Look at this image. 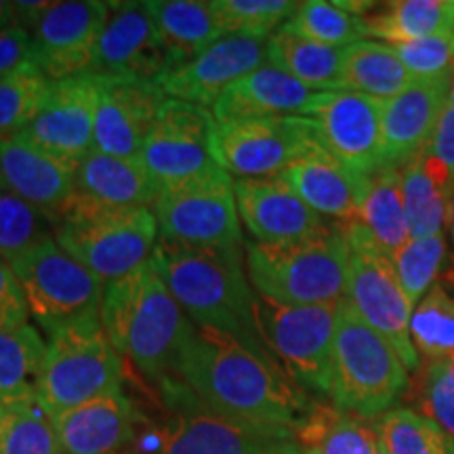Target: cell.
Here are the masks:
<instances>
[{"label": "cell", "mask_w": 454, "mask_h": 454, "mask_svg": "<svg viewBox=\"0 0 454 454\" xmlns=\"http://www.w3.org/2000/svg\"><path fill=\"white\" fill-rule=\"evenodd\" d=\"M160 391L170 406L187 402L242 421L293 431L314 408L268 351L196 325L181 349L173 379Z\"/></svg>", "instance_id": "1"}, {"label": "cell", "mask_w": 454, "mask_h": 454, "mask_svg": "<svg viewBox=\"0 0 454 454\" xmlns=\"http://www.w3.org/2000/svg\"><path fill=\"white\" fill-rule=\"evenodd\" d=\"M99 320L118 354L160 389L173 379L194 326L168 291L154 257L106 284Z\"/></svg>", "instance_id": "2"}, {"label": "cell", "mask_w": 454, "mask_h": 454, "mask_svg": "<svg viewBox=\"0 0 454 454\" xmlns=\"http://www.w3.org/2000/svg\"><path fill=\"white\" fill-rule=\"evenodd\" d=\"M152 257L192 325L234 334L251 348L265 349L254 320L244 244L211 248L158 240Z\"/></svg>", "instance_id": "3"}, {"label": "cell", "mask_w": 454, "mask_h": 454, "mask_svg": "<svg viewBox=\"0 0 454 454\" xmlns=\"http://www.w3.org/2000/svg\"><path fill=\"white\" fill-rule=\"evenodd\" d=\"M51 227L55 242L104 284L147 263L160 240L152 208L104 207L78 194Z\"/></svg>", "instance_id": "4"}, {"label": "cell", "mask_w": 454, "mask_h": 454, "mask_svg": "<svg viewBox=\"0 0 454 454\" xmlns=\"http://www.w3.org/2000/svg\"><path fill=\"white\" fill-rule=\"evenodd\" d=\"M349 242L343 223L294 244H247L253 291L282 305H328L345 299Z\"/></svg>", "instance_id": "5"}, {"label": "cell", "mask_w": 454, "mask_h": 454, "mask_svg": "<svg viewBox=\"0 0 454 454\" xmlns=\"http://www.w3.org/2000/svg\"><path fill=\"white\" fill-rule=\"evenodd\" d=\"M408 383L395 349L362 320L348 299H340L328 395L334 408L362 421L379 419L406 394Z\"/></svg>", "instance_id": "6"}, {"label": "cell", "mask_w": 454, "mask_h": 454, "mask_svg": "<svg viewBox=\"0 0 454 454\" xmlns=\"http://www.w3.org/2000/svg\"><path fill=\"white\" fill-rule=\"evenodd\" d=\"M124 357L118 354L101 320L64 328L47 337V354L38 383V404L49 417L95 397L122 391Z\"/></svg>", "instance_id": "7"}, {"label": "cell", "mask_w": 454, "mask_h": 454, "mask_svg": "<svg viewBox=\"0 0 454 454\" xmlns=\"http://www.w3.org/2000/svg\"><path fill=\"white\" fill-rule=\"evenodd\" d=\"M297 442L294 431L213 412L198 404H175L164 421L141 417L129 446L118 454H270Z\"/></svg>", "instance_id": "8"}, {"label": "cell", "mask_w": 454, "mask_h": 454, "mask_svg": "<svg viewBox=\"0 0 454 454\" xmlns=\"http://www.w3.org/2000/svg\"><path fill=\"white\" fill-rule=\"evenodd\" d=\"M30 316L44 334L98 322L106 284L70 257L53 234L11 263Z\"/></svg>", "instance_id": "9"}, {"label": "cell", "mask_w": 454, "mask_h": 454, "mask_svg": "<svg viewBox=\"0 0 454 454\" xmlns=\"http://www.w3.org/2000/svg\"><path fill=\"white\" fill-rule=\"evenodd\" d=\"M339 303L282 305L254 293L261 343L301 389L331 395L333 345Z\"/></svg>", "instance_id": "10"}, {"label": "cell", "mask_w": 454, "mask_h": 454, "mask_svg": "<svg viewBox=\"0 0 454 454\" xmlns=\"http://www.w3.org/2000/svg\"><path fill=\"white\" fill-rule=\"evenodd\" d=\"M343 230L349 242L345 299L395 349L406 371L417 372L421 360L411 339L412 303L397 280L394 263L360 221H345Z\"/></svg>", "instance_id": "11"}, {"label": "cell", "mask_w": 454, "mask_h": 454, "mask_svg": "<svg viewBox=\"0 0 454 454\" xmlns=\"http://www.w3.org/2000/svg\"><path fill=\"white\" fill-rule=\"evenodd\" d=\"M152 213L160 240L211 248L244 244L234 179L221 167L179 185L162 187Z\"/></svg>", "instance_id": "12"}, {"label": "cell", "mask_w": 454, "mask_h": 454, "mask_svg": "<svg viewBox=\"0 0 454 454\" xmlns=\"http://www.w3.org/2000/svg\"><path fill=\"white\" fill-rule=\"evenodd\" d=\"M314 141L305 116L217 122L215 158L231 179H278Z\"/></svg>", "instance_id": "13"}, {"label": "cell", "mask_w": 454, "mask_h": 454, "mask_svg": "<svg viewBox=\"0 0 454 454\" xmlns=\"http://www.w3.org/2000/svg\"><path fill=\"white\" fill-rule=\"evenodd\" d=\"M215 129L211 110L168 98L139 156L162 187L179 185L219 168Z\"/></svg>", "instance_id": "14"}, {"label": "cell", "mask_w": 454, "mask_h": 454, "mask_svg": "<svg viewBox=\"0 0 454 454\" xmlns=\"http://www.w3.org/2000/svg\"><path fill=\"white\" fill-rule=\"evenodd\" d=\"M305 118L328 154L371 177L383 167V101L356 90H320Z\"/></svg>", "instance_id": "15"}, {"label": "cell", "mask_w": 454, "mask_h": 454, "mask_svg": "<svg viewBox=\"0 0 454 454\" xmlns=\"http://www.w3.org/2000/svg\"><path fill=\"white\" fill-rule=\"evenodd\" d=\"M168 67L170 57L147 3H110L90 76L158 84Z\"/></svg>", "instance_id": "16"}, {"label": "cell", "mask_w": 454, "mask_h": 454, "mask_svg": "<svg viewBox=\"0 0 454 454\" xmlns=\"http://www.w3.org/2000/svg\"><path fill=\"white\" fill-rule=\"evenodd\" d=\"M107 13L110 3L99 0H61L49 4L30 32L38 67L47 78L66 81L90 72Z\"/></svg>", "instance_id": "17"}, {"label": "cell", "mask_w": 454, "mask_h": 454, "mask_svg": "<svg viewBox=\"0 0 454 454\" xmlns=\"http://www.w3.org/2000/svg\"><path fill=\"white\" fill-rule=\"evenodd\" d=\"M98 106L99 78L84 74L53 81L41 110L20 135L49 154L81 164L93 152Z\"/></svg>", "instance_id": "18"}, {"label": "cell", "mask_w": 454, "mask_h": 454, "mask_svg": "<svg viewBox=\"0 0 454 454\" xmlns=\"http://www.w3.org/2000/svg\"><path fill=\"white\" fill-rule=\"evenodd\" d=\"M268 64V41L223 36L194 59L170 67L158 87L170 99L213 110L221 95L240 78Z\"/></svg>", "instance_id": "19"}, {"label": "cell", "mask_w": 454, "mask_h": 454, "mask_svg": "<svg viewBox=\"0 0 454 454\" xmlns=\"http://www.w3.org/2000/svg\"><path fill=\"white\" fill-rule=\"evenodd\" d=\"M76 168L78 164L49 154L21 135L0 139V179L4 190L36 208L49 223L76 194Z\"/></svg>", "instance_id": "20"}, {"label": "cell", "mask_w": 454, "mask_h": 454, "mask_svg": "<svg viewBox=\"0 0 454 454\" xmlns=\"http://www.w3.org/2000/svg\"><path fill=\"white\" fill-rule=\"evenodd\" d=\"M238 215L259 244H294L328 223L280 179H234Z\"/></svg>", "instance_id": "21"}, {"label": "cell", "mask_w": 454, "mask_h": 454, "mask_svg": "<svg viewBox=\"0 0 454 454\" xmlns=\"http://www.w3.org/2000/svg\"><path fill=\"white\" fill-rule=\"evenodd\" d=\"M167 99L156 82L99 78L93 150L110 156H139Z\"/></svg>", "instance_id": "22"}, {"label": "cell", "mask_w": 454, "mask_h": 454, "mask_svg": "<svg viewBox=\"0 0 454 454\" xmlns=\"http://www.w3.org/2000/svg\"><path fill=\"white\" fill-rule=\"evenodd\" d=\"M452 74L440 78H414L400 95L383 101V167L402 168L425 154L434 137Z\"/></svg>", "instance_id": "23"}, {"label": "cell", "mask_w": 454, "mask_h": 454, "mask_svg": "<svg viewBox=\"0 0 454 454\" xmlns=\"http://www.w3.org/2000/svg\"><path fill=\"white\" fill-rule=\"evenodd\" d=\"M320 217L345 221L357 219L368 177L349 170L337 158L328 154L320 141L308 150L278 177Z\"/></svg>", "instance_id": "24"}, {"label": "cell", "mask_w": 454, "mask_h": 454, "mask_svg": "<svg viewBox=\"0 0 454 454\" xmlns=\"http://www.w3.org/2000/svg\"><path fill=\"white\" fill-rule=\"evenodd\" d=\"M51 419L64 454H118L133 440L141 412L122 391H114Z\"/></svg>", "instance_id": "25"}, {"label": "cell", "mask_w": 454, "mask_h": 454, "mask_svg": "<svg viewBox=\"0 0 454 454\" xmlns=\"http://www.w3.org/2000/svg\"><path fill=\"white\" fill-rule=\"evenodd\" d=\"M317 93L320 90L305 87L280 67L265 64L231 84L211 112L219 124L253 118L305 116Z\"/></svg>", "instance_id": "26"}, {"label": "cell", "mask_w": 454, "mask_h": 454, "mask_svg": "<svg viewBox=\"0 0 454 454\" xmlns=\"http://www.w3.org/2000/svg\"><path fill=\"white\" fill-rule=\"evenodd\" d=\"M141 156H110L93 150L76 168V194L114 208H152L160 196Z\"/></svg>", "instance_id": "27"}, {"label": "cell", "mask_w": 454, "mask_h": 454, "mask_svg": "<svg viewBox=\"0 0 454 454\" xmlns=\"http://www.w3.org/2000/svg\"><path fill=\"white\" fill-rule=\"evenodd\" d=\"M152 20L170 57V67L194 59L225 34L211 3L202 0H150ZM168 67V70H170Z\"/></svg>", "instance_id": "28"}, {"label": "cell", "mask_w": 454, "mask_h": 454, "mask_svg": "<svg viewBox=\"0 0 454 454\" xmlns=\"http://www.w3.org/2000/svg\"><path fill=\"white\" fill-rule=\"evenodd\" d=\"M400 175L411 240L442 234L450 202L444 168L425 152L404 164Z\"/></svg>", "instance_id": "29"}, {"label": "cell", "mask_w": 454, "mask_h": 454, "mask_svg": "<svg viewBox=\"0 0 454 454\" xmlns=\"http://www.w3.org/2000/svg\"><path fill=\"white\" fill-rule=\"evenodd\" d=\"M412 74L406 70L391 44L357 41L343 49L340 82L343 89L387 101L412 84Z\"/></svg>", "instance_id": "30"}, {"label": "cell", "mask_w": 454, "mask_h": 454, "mask_svg": "<svg viewBox=\"0 0 454 454\" xmlns=\"http://www.w3.org/2000/svg\"><path fill=\"white\" fill-rule=\"evenodd\" d=\"M357 221L366 227L381 251L394 259L404 244L411 240L402 198V175L395 167H381L368 177L362 196Z\"/></svg>", "instance_id": "31"}, {"label": "cell", "mask_w": 454, "mask_h": 454, "mask_svg": "<svg viewBox=\"0 0 454 454\" xmlns=\"http://www.w3.org/2000/svg\"><path fill=\"white\" fill-rule=\"evenodd\" d=\"M268 64L280 67L314 90L343 89V49L308 41L284 26L268 38Z\"/></svg>", "instance_id": "32"}, {"label": "cell", "mask_w": 454, "mask_h": 454, "mask_svg": "<svg viewBox=\"0 0 454 454\" xmlns=\"http://www.w3.org/2000/svg\"><path fill=\"white\" fill-rule=\"evenodd\" d=\"M47 354V340L30 322L0 331V404L36 400Z\"/></svg>", "instance_id": "33"}, {"label": "cell", "mask_w": 454, "mask_h": 454, "mask_svg": "<svg viewBox=\"0 0 454 454\" xmlns=\"http://www.w3.org/2000/svg\"><path fill=\"white\" fill-rule=\"evenodd\" d=\"M364 27L391 44L454 32V0H397L366 15Z\"/></svg>", "instance_id": "34"}, {"label": "cell", "mask_w": 454, "mask_h": 454, "mask_svg": "<svg viewBox=\"0 0 454 454\" xmlns=\"http://www.w3.org/2000/svg\"><path fill=\"white\" fill-rule=\"evenodd\" d=\"M294 438L311 454H381L374 429L334 406L311 408L308 419L294 431Z\"/></svg>", "instance_id": "35"}, {"label": "cell", "mask_w": 454, "mask_h": 454, "mask_svg": "<svg viewBox=\"0 0 454 454\" xmlns=\"http://www.w3.org/2000/svg\"><path fill=\"white\" fill-rule=\"evenodd\" d=\"M284 27L333 49H345L357 41H364L366 36L364 17L345 9L340 3L326 0L299 3V9Z\"/></svg>", "instance_id": "36"}, {"label": "cell", "mask_w": 454, "mask_h": 454, "mask_svg": "<svg viewBox=\"0 0 454 454\" xmlns=\"http://www.w3.org/2000/svg\"><path fill=\"white\" fill-rule=\"evenodd\" d=\"M372 429L385 454H448L450 435L411 408H391L374 421Z\"/></svg>", "instance_id": "37"}, {"label": "cell", "mask_w": 454, "mask_h": 454, "mask_svg": "<svg viewBox=\"0 0 454 454\" xmlns=\"http://www.w3.org/2000/svg\"><path fill=\"white\" fill-rule=\"evenodd\" d=\"M411 339L414 349L431 362L454 360V297L440 284L412 309Z\"/></svg>", "instance_id": "38"}, {"label": "cell", "mask_w": 454, "mask_h": 454, "mask_svg": "<svg viewBox=\"0 0 454 454\" xmlns=\"http://www.w3.org/2000/svg\"><path fill=\"white\" fill-rule=\"evenodd\" d=\"M213 11L225 36L268 41L299 9L291 0H213Z\"/></svg>", "instance_id": "39"}, {"label": "cell", "mask_w": 454, "mask_h": 454, "mask_svg": "<svg viewBox=\"0 0 454 454\" xmlns=\"http://www.w3.org/2000/svg\"><path fill=\"white\" fill-rule=\"evenodd\" d=\"M51 82L53 81L36 64L0 78V139L20 135L32 122L47 98Z\"/></svg>", "instance_id": "40"}, {"label": "cell", "mask_w": 454, "mask_h": 454, "mask_svg": "<svg viewBox=\"0 0 454 454\" xmlns=\"http://www.w3.org/2000/svg\"><path fill=\"white\" fill-rule=\"evenodd\" d=\"M4 427L0 454H64L53 427V419L38 400L4 406Z\"/></svg>", "instance_id": "41"}, {"label": "cell", "mask_w": 454, "mask_h": 454, "mask_svg": "<svg viewBox=\"0 0 454 454\" xmlns=\"http://www.w3.org/2000/svg\"><path fill=\"white\" fill-rule=\"evenodd\" d=\"M51 234L44 215L7 190L0 194V259L13 263Z\"/></svg>", "instance_id": "42"}, {"label": "cell", "mask_w": 454, "mask_h": 454, "mask_svg": "<svg viewBox=\"0 0 454 454\" xmlns=\"http://www.w3.org/2000/svg\"><path fill=\"white\" fill-rule=\"evenodd\" d=\"M446 259V240L444 236H429V238H417V240H408L404 247L400 248L391 259L394 270L400 280L402 288H404L406 297L411 303H419L427 288L438 276Z\"/></svg>", "instance_id": "43"}, {"label": "cell", "mask_w": 454, "mask_h": 454, "mask_svg": "<svg viewBox=\"0 0 454 454\" xmlns=\"http://www.w3.org/2000/svg\"><path fill=\"white\" fill-rule=\"evenodd\" d=\"M412 78H440L454 70V32L391 44Z\"/></svg>", "instance_id": "44"}, {"label": "cell", "mask_w": 454, "mask_h": 454, "mask_svg": "<svg viewBox=\"0 0 454 454\" xmlns=\"http://www.w3.org/2000/svg\"><path fill=\"white\" fill-rule=\"evenodd\" d=\"M421 406L438 427L454 440V366L429 362L421 379Z\"/></svg>", "instance_id": "45"}, {"label": "cell", "mask_w": 454, "mask_h": 454, "mask_svg": "<svg viewBox=\"0 0 454 454\" xmlns=\"http://www.w3.org/2000/svg\"><path fill=\"white\" fill-rule=\"evenodd\" d=\"M26 294L17 280L13 268L7 261L0 259V331H11L27 325Z\"/></svg>", "instance_id": "46"}, {"label": "cell", "mask_w": 454, "mask_h": 454, "mask_svg": "<svg viewBox=\"0 0 454 454\" xmlns=\"http://www.w3.org/2000/svg\"><path fill=\"white\" fill-rule=\"evenodd\" d=\"M34 64L38 66L36 47L26 27L13 26L0 32V78Z\"/></svg>", "instance_id": "47"}, {"label": "cell", "mask_w": 454, "mask_h": 454, "mask_svg": "<svg viewBox=\"0 0 454 454\" xmlns=\"http://www.w3.org/2000/svg\"><path fill=\"white\" fill-rule=\"evenodd\" d=\"M427 154L444 168L448 181V194H454V106L446 101L434 137L429 141Z\"/></svg>", "instance_id": "48"}, {"label": "cell", "mask_w": 454, "mask_h": 454, "mask_svg": "<svg viewBox=\"0 0 454 454\" xmlns=\"http://www.w3.org/2000/svg\"><path fill=\"white\" fill-rule=\"evenodd\" d=\"M17 26V9L11 0H0V32Z\"/></svg>", "instance_id": "49"}, {"label": "cell", "mask_w": 454, "mask_h": 454, "mask_svg": "<svg viewBox=\"0 0 454 454\" xmlns=\"http://www.w3.org/2000/svg\"><path fill=\"white\" fill-rule=\"evenodd\" d=\"M270 454H303V448H301L297 442H294V444L284 446V448H280V450H274V452H270Z\"/></svg>", "instance_id": "50"}, {"label": "cell", "mask_w": 454, "mask_h": 454, "mask_svg": "<svg viewBox=\"0 0 454 454\" xmlns=\"http://www.w3.org/2000/svg\"><path fill=\"white\" fill-rule=\"evenodd\" d=\"M448 223H450V234H452V242H454V194L448 202Z\"/></svg>", "instance_id": "51"}, {"label": "cell", "mask_w": 454, "mask_h": 454, "mask_svg": "<svg viewBox=\"0 0 454 454\" xmlns=\"http://www.w3.org/2000/svg\"><path fill=\"white\" fill-rule=\"evenodd\" d=\"M448 104L454 106V70H452V78H450V93H448Z\"/></svg>", "instance_id": "52"}, {"label": "cell", "mask_w": 454, "mask_h": 454, "mask_svg": "<svg viewBox=\"0 0 454 454\" xmlns=\"http://www.w3.org/2000/svg\"><path fill=\"white\" fill-rule=\"evenodd\" d=\"M4 414H7V412H4V406H3V404H0V438H3V427H4Z\"/></svg>", "instance_id": "53"}, {"label": "cell", "mask_w": 454, "mask_h": 454, "mask_svg": "<svg viewBox=\"0 0 454 454\" xmlns=\"http://www.w3.org/2000/svg\"><path fill=\"white\" fill-rule=\"evenodd\" d=\"M448 454H454V440L450 438V442H448Z\"/></svg>", "instance_id": "54"}, {"label": "cell", "mask_w": 454, "mask_h": 454, "mask_svg": "<svg viewBox=\"0 0 454 454\" xmlns=\"http://www.w3.org/2000/svg\"><path fill=\"white\" fill-rule=\"evenodd\" d=\"M4 192V185H3V179H0V194H3Z\"/></svg>", "instance_id": "55"}, {"label": "cell", "mask_w": 454, "mask_h": 454, "mask_svg": "<svg viewBox=\"0 0 454 454\" xmlns=\"http://www.w3.org/2000/svg\"><path fill=\"white\" fill-rule=\"evenodd\" d=\"M303 454H311V452L309 450H303Z\"/></svg>", "instance_id": "56"}, {"label": "cell", "mask_w": 454, "mask_h": 454, "mask_svg": "<svg viewBox=\"0 0 454 454\" xmlns=\"http://www.w3.org/2000/svg\"><path fill=\"white\" fill-rule=\"evenodd\" d=\"M450 364H452V366H454V360H450Z\"/></svg>", "instance_id": "57"}, {"label": "cell", "mask_w": 454, "mask_h": 454, "mask_svg": "<svg viewBox=\"0 0 454 454\" xmlns=\"http://www.w3.org/2000/svg\"><path fill=\"white\" fill-rule=\"evenodd\" d=\"M381 454H385V452H383V450H381Z\"/></svg>", "instance_id": "58"}]
</instances>
